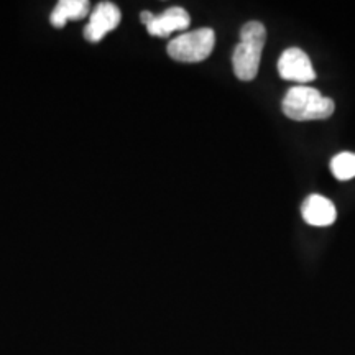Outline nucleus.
Returning a JSON list of instances; mask_svg holds the SVG:
<instances>
[{"instance_id": "1", "label": "nucleus", "mask_w": 355, "mask_h": 355, "mask_svg": "<svg viewBox=\"0 0 355 355\" xmlns=\"http://www.w3.org/2000/svg\"><path fill=\"white\" fill-rule=\"evenodd\" d=\"M334 101L324 97L318 89L309 86H295L285 94L282 109L288 119L296 122L322 121L334 112Z\"/></svg>"}, {"instance_id": "2", "label": "nucleus", "mask_w": 355, "mask_h": 355, "mask_svg": "<svg viewBox=\"0 0 355 355\" xmlns=\"http://www.w3.org/2000/svg\"><path fill=\"white\" fill-rule=\"evenodd\" d=\"M266 40L263 24L252 20L242 26L241 43L234 48V73L241 81H252L260 68V58Z\"/></svg>"}, {"instance_id": "3", "label": "nucleus", "mask_w": 355, "mask_h": 355, "mask_svg": "<svg viewBox=\"0 0 355 355\" xmlns=\"http://www.w3.org/2000/svg\"><path fill=\"white\" fill-rule=\"evenodd\" d=\"M216 35L211 28H199L178 35L168 43V55L180 63H199L214 50Z\"/></svg>"}, {"instance_id": "4", "label": "nucleus", "mask_w": 355, "mask_h": 355, "mask_svg": "<svg viewBox=\"0 0 355 355\" xmlns=\"http://www.w3.org/2000/svg\"><path fill=\"white\" fill-rule=\"evenodd\" d=\"M278 73L286 81L308 84L316 79V71L313 68L309 56L300 48H288L278 60Z\"/></svg>"}, {"instance_id": "5", "label": "nucleus", "mask_w": 355, "mask_h": 355, "mask_svg": "<svg viewBox=\"0 0 355 355\" xmlns=\"http://www.w3.org/2000/svg\"><path fill=\"white\" fill-rule=\"evenodd\" d=\"M121 24V10L112 2H101L89 17L84 28V38L91 43H99L109 32Z\"/></svg>"}, {"instance_id": "6", "label": "nucleus", "mask_w": 355, "mask_h": 355, "mask_svg": "<svg viewBox=\"0 0 355 355\" xmlns=\"http://www.w3.org/2000/svg\"><path fill=\"white\" fill-rule=\"evenodd\" d=\"M189 24V13L183 7H170L159 15H155L153 21L146 26V30L152 37H170L175 32H184Z\"/></svg>"}, {"instance_id": "7", "label": "nucleus", "mask_w": 355, "mask_h": 355, "mask_svg": "<svg viewBox=\"0 0 355 355\" xmlns=\"http://www.w3.org/2000/svg\"><path fill=\"white\" fill-rule=\"evenodd\" d=\"M301 214H303V219L309 225L327 227V225L334 224L337 211L334 204L327 198L319 196V194H311L309 198H306L303 206H301Z\"/></svg>"}, {"instance_id": "8", "label": "nucleus", "mask_w": 355, "mask_h": 355, "mask_svg": "<svg viewBox=\"0 0 355 355\" xmlns=\"http://www.w3.org/2000/svg\"><path fill=\"white\" fill-rule=\"evenodd\" d=\"M89 13L87 0H61L56 3L50 21L56 28H63L68 20H81Z\"/></svg>"}, {"instance_id": "9", "label": "nucleus", "mask_w": 355, "mask_h": 355, "mask_svg": "<svg viewBox=\"0 0 355 355\" xmlns=\"http://www.w3.org/2000/svg\"><path fill=\"white\" fill-rule=\"evenodd\" d=\"M331 171L337 180L347 181L355 178V153L343 152L331 159Z\"/></svg>"}, {"instance_id": "10", "label": "nucleus", "mask_w": 355, "mask_h": 355, "mask_svg": "<svg viewBox=\"0 0 355 355\" xmlns=\"http://www.w3.org/2000/svg\"><path fill=\"white\" fill-rule=\"evenodd\" d=\"M153 19H155V13H152L150 10H145V12L140 13V21H141V24H144L145 26H148L150 24H152Z\"/></svg>"}]
</instances>
